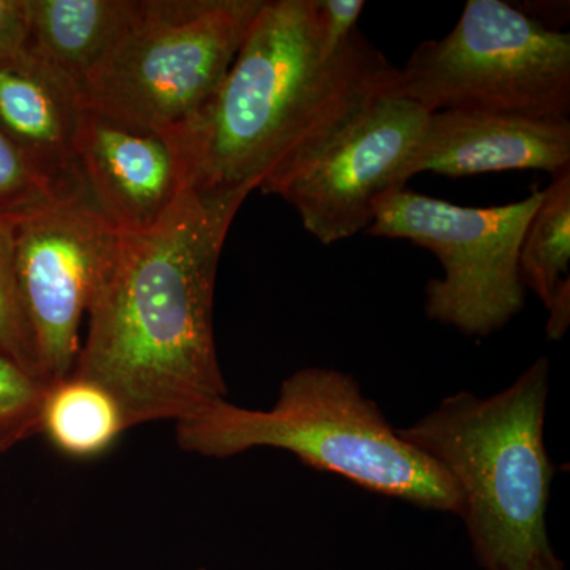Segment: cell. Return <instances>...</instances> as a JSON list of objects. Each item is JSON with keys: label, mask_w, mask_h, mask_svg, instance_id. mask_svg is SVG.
<instances>
[{"label": "cell", "mask_w": 570, "mask_h": 570, "mask_svg": "<svg viewBox=\"0 0 570 570\" xmlns=\"http://www.w3.org/2000/svg\"><path fill=\"white\" fill-rule=\"evenodd\" d=\"M239 206L186 189L151 228L121 234L115 266L89 307L71 376L107 392L126 430L178 423L227 396L213 303Z\"/></svg>", "instance_id": "6da1fadb"}, {"label": "cell", "mask_w": 570, "mask_h": 570, "mask_svg": "<svg viewBox=\"0 0 570 570\" xmlns=\"http://www.w3.org/2000/svg\"><path fill=\"white\" fill-rule=\"evenodd\" d=\"M397 80L360 31L330 47L318 0H264L223 85L178 140L187 189L243 205Z\"/></svg>", "instance_id": "7a4b0ae2"}, {"label": "cell", "mask_w": 570, "mask_h": 570, "mask_svg": "<svg viewBox=\"0 0 570 570\" xmlns=\"http://www.w3.org/2000/svg\"><path fill=\"white\" fill-rule=\"evenodd\" d=\"M550 363H534L490 397H445L397 436L459 490L460 515L487 570H531L554 557L547 534L553 464L543 442Z\"/></svg>", "instance_id": "3957f363"}, {"label": "cell", "mask_w": 570, "mask_h": 570, "mask_svg": "<svg viewBox=\"0 0 570 570\" xmlns=\"http://www.w3.org/2000/svg\"><path fill=\"white\" fill-rule=\"evenodd\" d=\"M176 441L184 452L208 459L257 448L285 450L306 466L373 493L460 515L452 479L397 436L354 377L330 367H305L285 379L269 411L216 401L176 423Z\"/></svg>", "instance_id": "277c9868"}, {"label": "cell", "mask_w": 570, "mask_h": 570, "mask_svg": "<svg viewBox=\"0 0 570 570\" xmlns=\"http://www.w3.org/2000/svg\"><path fill=\"white\" fill-rule=\"evenodd\" d=\"M264 0H138L86 88L116 121L179 140L212 102Z\"/></svg>", "instance_id": "5b68a950"}, {"label": "cell", "mask_w": 570, "mask_h": 570, "mask_svg": "<svg viewBox=\"0 0 570 570\" xmlns=\"http://www.w3.org/2000/svg\"><path fill=\"white\" fill-rule=\"evenodd\" d=\"M395 92L428 112L569 121L570 36L504 0H469L452 32L412 51Z\"/></svg>", "instance_id": "8992f818"}, {"label": "cell", "mask_w": 570, "mask_h": 570, "mask_svg": "<svg viewBox=\"0 0 570 570\" xmlns=\"http://www.w3.org/2000/svg\"><path fill=\"white\" fill-rule=\"evenodd\" d=\"M539 200L540 190L515 204L469 208L404 187L377 202L366 230L436 255L444 277L426 285V316L487 337L523 309L519 250Z\"/></svg>", "instance_id": "52a82bcc"}, {"label": "cell", "mask_w": 570, "mask_h": 570, "mask_svg": "<svg viewBox=\"0 0 570 570\" xmlns=\"http://www.w3.org/2000/svg\"><path fill=\"white\" fill-rule=\"evenodd\" d=\"M430 115L395 91L384 94L261 190L294 206L322 245L352 238L373 223L381 198L406 187L404 167Z\"/></svg>", "instance_id": "ba28073f"}, {"label": "cell", "mask_w": 570, "mask_h": 570, "mask_svg": "<svg viewBox=\"0 0 570 570\" xmlns=\"http://www.w3.org/2000/svg\"><path fill=\"white\" fill-rule=\"evenodd\" d=\"M13 227L22 302L51 384L73 373L82 317L110 276L121 232L91 197L52 204Z\"/></svg>", "instance_id": "9c48e42d"}, {"label": "cell", "mask_w": 570, "mask_h": 570, "mask_svg": "<svg viewBox=\"0 0 570 570\" xmlns=\"http://www.w3.org/2000/svg\"><path fill=\"white\" fill-rule=\"evenodd\" d=\"M78 159L89 195L121 234L151 228L186 187L178 141L86 107Z\"/></svg>", "instance_id": "30bf717a"}, {"label": "cell", "mask_w": 570, "mask_h": 570, "mask_svg": "<svg viewBox=\"0 0 570 570\" xmlns=\"http://www.w3.org/2000/svg\"><path fill=\"white\" fill-rule=\"evenodd\" d=\"M85 94L26 50L0 58V132L55 204L91 197L78 159Z\"/></svg>", "instance_id": "8fae6325"}, {"label": "cell", "mask_w": 570, "mask_h": 570, "mask_svg": "<svg viewBox=\"0 0 570 570\" xmlns=\"http://www.w3.org/2000/svg\"><path fill=\"white\" fill-rule=\"evenodd\" d=\"M570 167V121H539L501 112H431L403 179L431 174L461 178L512 170L554 175Z\"/></svg>", "instance_id": "7c38bea8"}, {"label": "cell", "mask_w": 570, "mask_h": 570, "mask_svg": "<svg viewBox=\"0 0 570 570\" xmlns=\"http://www.w3.org/2000/svg\"><path fill=\"white\" fill-rule=\"evenodd\" d=\"M138 0H28L26 51L86 97L92 75L122 39Z\"/></svg>", "instance_id": "4fadbf2b"}, {"label": "cell", "mask_w": 570, "mask_h": 570, "mask_svg": "<svg viewBox=\"0 0 570 570\" xmlns=\"http://www.w3.org/2000/svg\"><path fill=\"white\" fill-rule=\"evenodd\" d=\"M126 431L121 411L92 382L69 376L51 382L45 397L41 433L75 459L102 455Z\"/></svg>", "instance_id": "5bb4252c"}, {"label": "cell", "mask_w": 570, "mask_h": 570, "mask_svg": "<svg viewBox=\"0 0 570 570\" xmlns=\"http://www.w3.org/2000/svg\"><path fill=\"white\" fill-rule=\"evenodd\" d=\"M570 167L551 175L540 190L538 208L527 225L519 250V273L549 307L558 295L570 292Z\"/></svg>", "instance_id": "9a60e30c"}, {"label": "cell", "mask_w": 570, "mask_h": 570, "mask_svg": "<svg viewBox=\"0 0 570 570\" xmlns=\"http://www.w3.org/2000/svg\"><path fill=\"white\" fill-rule=\"evenodd\" d=\"M0 354L47 382L18 283L13 220L3 219H0Z\"/></svg>", "instance_id": "2e32d148"}, {"label": "cell", "mask_w": 570, "mask_h": 570, "mask_svg": "<svg viewBox=\"0 0 570 570\" xmlns=\"http://www.w3.org/2000/svg\"><path fill=\"white\" fill-rule=\"evenodd\" d=\"M48 382L0 354V455L41 433Z\"/></svg>", "instance_id": "e0dca14e"}, {"label": "cell", "mask_w": 570, "mask_h": 570, "mask_svg": "<svg viewBox=\"0 0 570 570\" xmlns=\"http://www.w3.org/2000/svg\"><path fill=\"white\" fill-rule=\"evenodd\" d=\"M52 204L20 154L0 132V219L17 223Z\"/></svg>", "instance_id": "ac0fdd59"}, {"label": "cell", "mask_w": 570, "mask_h": 570, "mask_svg": "<svg viewBox=\"0 0 570 570\" xmlns=\"http://www.w3.org/2000/svg\"><path fill=\"white\" fill-rule=\"evenodd\" d=\"M318 7H321L325 39L330 47H343L358 31L356 22L365 10V2L363 0H318Z\"/></svg>", "instance_id": "d6986e66"}, {"label": "cell", "mask_w": 570, "mask_h": 570, "mask_svg": "<svg viewBox=\"0 0 570 570\" xmlns=\"http://www.w3.org/2000/svg\"><path fill=\"white\" fill-rule=\"evenodd\" d=\"M28 0H0V58L26 50Z\"/></svg>", "instance_id": "ffe728a7"}, {"label": "cell", "mask_w": 570, "mask_h": 570, "mask_svg": "<svg viewBox=\"0 0 570 570\" xmlns=\"http://www.w3.org/2000/svg\"><path fill=\"white\" fill-rule=\"evenodd\" d=\"M531 570H564V564L557 557L550 558L549 561L542 562V564L535 566Z\"/></svg>", "instance_id": "44dd1931"}, {"label": "cell", "mask_w": 570, "mask_h": 570, "mask_svg": "<svg viewBox=\"0 0 570 570\" xmlns=\"http://www.w3.org/2000/svg\"><path fill=\"white\" fill-rule=\"evenodd\" d=\"M198 570H206V569H198Z\"/></svg>", "instance_id": "7402d4cb"}]
</instances>
